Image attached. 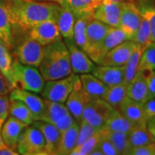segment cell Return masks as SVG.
<instances>
[{"mask_svg": "<svg viewBox=\"0 0 155 155\" xmlns=\"http://www.w3.org/2000/svg\"><path fill=\"white\" fill-rule=\"evenodd\" d=\"M5 121V119L0 118V149L8 148V147L5 144V142H4V140H3V139H2V135H1V128H2V126H3V124H4Z\"/></svg>", "mask_w": 155, "mask_h": 155, "instance_id": "obj_49", "label": "cell"}, {"mask_svg": "<svg viewBox=\"0 0 155 155\" xmlns=\"http://www.w3.org/2000/svg\"><path fill=\"white\" fill-rule=\"evenodd\" d=\"M28 35L44 47L62 40L57 23L52 19L46 20L34 26L28 30Z\"/></svg>", "mask_w": 155, "mask_h": 155, "instance_id": "obj_11", "label": "cell"}, {"mask_svg": "<svg viewBox=\"0 0 155 155\" xmlns=\"http://www.w3.org/2000/svg\"><path fill=\"white\" fill-rule=\"evenodd\" d=\"M37 67L23 65L16 60L12 65L11 87L21 89L34 93H41L45 80Z\"/></svg>", "mask_w": 155, "mask_h": 155, "instance_id": "obj_3", "label": "cell"}, {"mask_svg": "<svg viewBox=\"0 0 155 155\" xmlns=\"http://www.w3.org/2000/svg\"><path fill=\"white\" fill-rule=\"evenodd\" d=\"M145 2V1H143ZM141 16L148 22L151 31V42L155 43V5L145 2L139 7Z\"/></svg>", "mask_w": 155, "mask_h": 155, "instance_id": "obj_39", "label": "cell"}, {"mask_svg": "<svg viewBox=\"0 0 155 155\" xmlns=\"http://www.w3.org/2000/svg\"><path fill=\"white\" fill-rule=\"evenodd\" d=\"M76 16L74 12L65 5H60L55 22L61 36L67 40H73V31Z\"/></svg>", "mask_w": 155, "mask_h": 155, "instance_id": "obj_20", "label": "cell"}, {"mask_svg": "<svg viewBox=\"0 0 155 155\" xmlns=\"http://www.w3.org/2000/svg\"><path fill=\"white\" fill-rule=\"evenodd\" d=\"M39 71L45 81L62 78L72 74L69 51L62 40L45 47Z\"/></svg>", "mask_w": 155, "mask_h": 155, "instance_id": "obj_2", "label": "cell"}, {"mask_svg": "<svg viewBox=\"0 0 155 155\" xmlns=\"http://www.w3.org/2000/svg\"><path fill=\"white\" fill-rule=\"evenodd\" d=\"M11 0H0V39L9 48L13 43V31L10 12Z\"/></svg>", "mask_w": 155, "mask_h": 155, "instance_id": "obj_22", "label": "cell"}, {"mask_svg": "<svg viewBox=\"0 0 155 155\" xmlns=\"http://www.w3.org/2000/svg\"><path fill=\"white\" fill-rule=\"evenodd\" d=\"M119 111L135 126H147V118L142 104L135 102L127 97L122 101Z\"/></svg>", "mask_w": 155, "mask_h": 155, "instance_id": "obj_18", "label": "cell"}, {"mask_svg": "<svg viewBox=\"0 0 155 155\" xmlns=\"http://www.w3.org/2000/svg\"><path fill=\"white\" fill-rule=\"evenodd\" d=\"M79 78L84 90L91 98H103L109 88L93 74L83 73L80 74Z\"/></svg>", "mask_w": 155, "mask_h": 155, "instance_id": "obj_24", "label": "cell"}, {"mask_svg": "<svg viewBox=\"0 0 155 155\" xmlns=\"http://www.w3.org/2000/svg\"><path fill=\"white\" fill-rule=\"evenodd\" d=\"M44 100L46 111H45V116L42 121L54 124L62 116L70 113L67 105H65L64 104L58 103V102H53V101H49L47 99Z\"/></svg>", "mask_w": 155, "mask_h": 155, "instance_id": "obj_33", "label": "cell"}, {"mask_svg": "<svg viewBox=\"0 0 155 155\" xmlns=\"http://www.w3.org/2000/svg\"><path fill=\"white\" fill-rule=\"evenodd\" d=\"M129 155H155V142L149 144L131 147L128 153Z\"/></svg>", "mask_w": 155, "mask_h": 155, "instance_id": "obj_43", "label": "cell"}, {"mask_svg": "<svg viewBox=\"0 0 155 155\" xmlns=\"http://www.w3.org/2000/svg\"><path fill=\"white\" fill-rule=\"evenodd\" d=\"M10 99L19 100L29 109L34 115L35 120H43L46 111L44 98L40 97L31 91L13 88L10 91Z\"/></svg>", "mask_w": 155, "mask_h": 155, "instance_id": "obj_12", "label": "cell"}, {"mask_svg": "<svg viewBox=\"0 0 155 155\" xmlns=\"http://www.w3.org/2000/svg\"><path fill=\"white\" fill-rule=\"evenodd\" d=\"M112 110L113 108L103 98H92L84 107L81 120L97 129H101Z\"/></svg>", "mask_w": 155, "mask_h": 155, "instance_id": "obj_6", "label": "cell"}, {"mask_svg": "<svg viewBox=\"0 0 155 155\" xmlns=\"http://www.w3.org/2000/svg\"><path fill=\"white\" fill-rule=\"evenodd\" d=\"M110 26L92 17L87 26V47L86 54L96 63L100 45L110 29Z\"/></svg>", "mask_w": 155, "mask_h": 155, "instance_id": "obj_8", "label": "cell"}, {"mask_svg": "<svg viewBox=\"0 0 155 155\" xmlns=\"http://www.w3.org/2000/svg\"><path fill=\"white\" fill-rule=\"evenodd\" d=\"M147 128L149 131L150 134L155 138V116L150 118L147 123Z\"/></svg>", "mask_w": 155, "mask_h": 155, "instance_id": "obj_48", "label": "cell"}, {"mask_svg": "<svg viewBox=\"0 0 155 155\" xmlns=\"http://www.w3.org/2000/svg\"><path fill=\"white\" fill-rule=\"evenodd\" d=\"M142 16L139 7L133 1H125L122 3V11L119 27L126 34L128 40H132L140 24Z\"/></svg>", "mask_w": 155, "mask_h": 155, "instance_id": "obj_9", "label": "cell"}, {"mask_svg": "<svg viewBox=\"0 0 155 155\" xmlns=\"http://www.w3.org/2000/svg\"><path fill=\"white\" fill-rule=\"evenodd\" d=\"M130 147H135L155 142V138L147 130V126H134L127 134Z\"/></svg>", "mask_w": 155, "mask_h": 155, "instance_id": "obj_29", "label": "cell"}, {"mask_svg": "<svg viewBox=\"0 0 155 155\" xmlns=\"http://www.w3.org/2000/svg\"><path fill=\"white\" fill-rule=\"evenodd\" d=\"M127 84L122 82L109 86L103 99L107 102L114 110H119L122 101L127 97Z\"/></svg>", "mask_w": 155, "mask_h": 155, "instance_id": "obj_28", "label": "cell"}, {"mask_svg": "<svg viewBox=\"0 0 155 155\" xmlns=\"http://www.w3.org/2000/svg\"><path fill=\"white\" fill-rule=\"evenodd\" d=\"M100 3H107V2H114V3H121L125 1H134V0H99Z\"/></svg>", "mask_w": 155, "mask_h": 155, "instance_id": "obj_51", "label": "cell"}, {"mask_svg": "<svg viewBox=\"0 0 155 155\" xmlns=\"http://www.w3.org/2000/svg\"><path fill=\"white\" fill-rule=\"evenodd\" d=\"M104 136L102 129H99L96 134H94L92 136L87 139L84 143L76 147L72 150L71 155H88L91 153V152L97 147L99 144L100 140H102Z\"/></svg>", "mask_w": 155, "mask_h": 155, "instance_id": "obj_36", "label": "cell"}, {"mask_svg": "<svg viewBox=\"0 0 155 155\" xmlns=\"http://www.w3.org/2000/svg\"><path fill=\"white\" fill-rule=\"evenodd\" d=\"M35 1H39V2H50V3H56L58 5H62L65 0H35Z\"/></svg>", "mask_w": 155, "mask_h": 155, "instance_id": "obj_50", "label": "cell"}, {"mask_svg": "<svg viewBox=\"0 0 155 155\" xmlns=\"http://www.w3.org/2000/svg\"><path fill=\"white\" fill-rule=\"evenodd\" d=\"M28 125L17 118L11 116L4 122L1 128V135L5 144L13 150L17 151L18 139Z\"/></svg>", "mask_w": 155, "mask_h": 155, "instance_id": "obj_15", "label": "cell"}, {"mask_svg": "<svg viewBox=\"0 0 155 155\" xmlns=\"http://www.w3.org/2000/svg\"><path fill=\"white\" fill-rule=\"evenodd\" d=\"M146 80L150 98H155V70H139Z\"/></svg>", "mask_w": 155, "mask_h": 155, "instance_id": "obj_41", "label": "cell"}, {"mask_svg": "<svg viewBox=\"0 0 155 155\" xmlns=\"http://www.w3.org/2000/svg\"><path fill=\"white\" fill-rule=\"evenodd\" d=\"M60 5L35 0H11L10 12L12 27L29 30L46 20H56Z\"/></svg>", "mask_w": 155, "mask_h": 155, "instance_id": "obj_1", "label": "cell"}, {"mask_svg": "<svg viewBox=\"0 0 155 155\" xmlns=\"http://www.w3.org/2000/svg\"><path fill=\"white\" fill-rule=\"evenodd\" d=\"M65 43L69 51L72 72L75 74H83L93 72L96 67L95 62L86 54V53L80 49L73 40L65 39Z\"/></svg>", "mask_w": 155, "mask_h": 155, "instance_id": "obj_10", "label": "cell"}, {"mask_svg": "<svg viewBox=\"0 0 155 155\" xmlns=\"http://www.w3.org/2000/svg\"><path fill=\"white\" fill-rule=\"evenodd\" d=\"M76 20L73 31V41L78 47L85 52L87 47V26L93 14L75 15Z\"/></svg>", "mask_w": 155, "mask_h": 155, "instance_id": "obj_26", "label": "cell"}, {"mask_svg": "<svg viewBox=\"0 0 155 155\" xmlns=\"http://www.w3.org/2000/svg\"><path fill=\"white\" fill-rule=\"evenodd\" d=\"M134 126L120 111L113 109L102 128L108 131L128 134Z\"/></svg>", "mask_w": 155, "mask_h": 155, "instance_id": "obj_25", "label": "cell"}, {"mask_svg": "<svg viewBox=\"0 0 155 155\" xmlns=\"http://www.w3.org/2000/svg\"><path fill=\"white\" fill-rule=\"evenodd\" d=\"M95 77L100 79L103 83L108 86H112L117 84L124 82L125 68L124 66L114 67V66H102L95 67L91 72Z\"/></svg>", "mask_w": 155, "mask_h": 155, "instance_id": "obj_19", "label": "cell"}, {"mask_svg": "<svg viewBox=\"0 0 155 155\" xmlns=\"http://www.w3.org/2000/svg\"><path fill=\"white\" fill-rule=\"evenodd\" d=\"M32 125L38 127L43 134L46 143V153L47 155L56 154L58 146L61 140V133L57 127L50 123L42 120H37L32 123Z\"/></svg>", "mask_w": 155, "mask_h": 155, "instance_id": "obj_17", "label": "cell"}, {"mask_svg": "<svg viewBox=\"0 0 155 155\" xmlns=\"http://www.w3.org/2000/svg\"><path fill=\"white\" fill-rule=\"evenodd\" d=\"M104 136L110 141L112 145L115 147L118 154H127L130 150V145L128 142L127 134L121 132H114L108 131L104 128H101Z\"/></svg>", "mask_w": 155, "mask_h": 155, "instance_id": "obj_32", "label": "cell"}, {"mask_svg": "<svg viewBox=\"0 0 155 155\" xmlns=\"http://www.w3.org/2000/svg\"><path fill=\"white\" fill-rule=\"evenodd\" d=\"M101 5L99 0H65L61 5L71 9L75 15L93 14L96 8Z\"/></svg>", "mask_w": 155, "mask_h": 155, "instance_id": "obj_31", "label": "cell"}, {"mask_svg": "<svg viewBox=\"0 0 155 155\" xmlns=\"http://www.w3.org/2000/svg\"><path fill=\"white\" fill-rule=\"evenodd\" d=\"M45 47L29 35L17 48V60L23 65L39 67L44 55Z\"/></svg>", "mask_w": 155, "mask_h": 155, "instance_id": "obj_7", "label": "cell"}, {"mask_svg": "<svg viewBox=\"0 0 155 155\" xmlns=\"http://www.w3.org/2000/svg\"><path fill=\"white\" fill-rule=\"evenodd\" d=\"M122 3H102L96 8L93 12V17L110 27L118 28L122 11Z\"/></svg>", "mask_w": 155, "mask_h": 155, "instance_id": "obj_16", "label": "cell"}, {"mask_svg": "<svg viewBox=\"0 0 155 155\" xmlns=\"http://www.w3.org/2000/svg\"><path fill=\"white\" fill-rule=\"evenodd\" d=\"M9 113L11 114V116L26 123L28 126L31 125L35 121L32 112L29 110V109L22 102L19 100L10 99Z\"/></svg>", "mask_w": 155, "mask_h": 155, "instance_id": "obj_30", "label": "cell"}, {"mask_svg": "<svg viewBox=\"0 0 155 155\" xmlns=\"http://www.w3.org/2000/svg\"><path fill=\"white\" fill-rule=\"evenodd\" d=\"M99 129H97L96 127H92L91 125H90L88 122H85L84 120H81L80 122H78V134L76 147L84 143L87 139L90 138L91 136H92Z\"/></svg>", "mask_w": 155, "mask_h": 155, "instance_id": "obj_40", "label": "cell"}, {"mask_svg": "<svg viewBox=\"0 0 155 155\" xmlns=\"http://www.w3.org/2000/svg\"><path fill=\"white\" fill-rule=\"evenodd\" d=\"M78 134V123L76 122L72 126L61 133V140L56 152L57 155L70 154L76 147Z\"/></svg>", "mask_w": 155, "mask_h": 155, "instance_id": "obj_27", "label": "cell"}, {"mask_svg": "<svg viewBox=\"0 0 155 155\" xmlns=\"http://www.w3.org/2000/svg\"><path fill=\"white\" fill-rule=\"evenodd\" d=\"M17 151L22 155H47L44 137L38 127L29 125L18 139Z\"/></svg>", "mask_w": 155, "mask_h": 155, "instance_id": "obj_4", "label": "cell"}, {"mask_svg": "<svg viewBox=\"0 0 155 155\" xmlns=\"http://www.w3.org/2000/svg\"><path fill=\"white\" fill-rule=\"evenodd\" d=\"M91 99L92 98L84 90L80 82V78L78 77L75 82L74 87L66 101V105L68 110L75 118L78 123L82 119V114L84 107Z\"/></svg>", "mask_w": 155, "mask_h": 155, "instance_id": "obj_14", "label": "cell"}, {"mask_svg": "<svg viewBox=\"0 0 155 155\" xmlns=\"http://www.w3.org/2000/svg\"><path fill=\"white\" fill-rule=\"evenodd\" d=\"M12 55L10 53L9 47L0 39V72L5 77L11 85L12 75Z\"/></svg>", "mask_w": 155, "mask_h": 155, "instance_id": "obj_34", "label": "cell"}, {"mask_svg": "<svg viewBox=\"0 0 155 155\" xmlns=\"http://www.w3.org/2000/svg\"><path fill=\"white\" fill-rule=\"evenodd\" d=\"M132 41L142 49H145L151 43V31L149 24L143 17L137 31L132 38Z\"/></svg>", "mask_w": 155, "mask_h": 155, "instance_id": "obj_37", "label": "cell"}, {"mask_svg": "<svg viewBox=\"0 0 155 155\" xmlns=\"http://www.w3.org/2000/svg\"><path fill=\"white\" fill-rule=\"evenodd\" d=\"M143 106L148 121L150 118L155 116V98H150L149 100H147L145 104H143Z\"/></svg>", "mask_w": 155, "mask_h": 155, "instance_id": "obj_46", "label": "cell"}, {"mask_svg": "<svg viewBox=\"0 0 155 155\" xmlns=\"http://www.w3.org/2000/svg\"><path fill=\"white\" fill-rule=\"evenodd\" d=\"M78 78L77 74L72 72L62 78L45 81L46 83L41 93L44 99L64 104L74 87Z\"/></svg>", "mask_w": 155, "mask_h": 155, "instance_id": "obj_5", "label": "cell"}, {"mask_svg": "<svg viewBox=\"0 0 155 155\" xmlns=\"http://www.w3.org/2000/svg\"><path fill=\"white\" fill-rule=\"evenodd\" d=\"M139 70H155V43L153 42H151L142 52Z\"/></svg>", "mask_w": 155, "mask_h": 155, "instance_id": "obj_38", "label": "cell"}, {"mask_svg": "<svg viewBox=\"0 0 155 155\" xmlns=\"http://www.w3.org/2000/svg\"><path fill=\"white\" fill-rule=\"evenodd\" d=\"M76 122H77V121L75 120V118L73 117L72 114L68 113L64 116H62L61 118H60L58 121H56L54 123V125L60 130L61 133H63L64 131L67 130V128H69Z\"/></svg>", "mask_w": 155, "mask_h": 155, "instance_id": "obj_42", "label": "cell"}, {"mask_svg": "<svg viewBox=\"0 0 155 155\" xmlns=\"http://www.w3.org/2000/svg\"><path fill=\"white\" fill-rule=\"evenodd\" d=\"M143 51L144 49H142L137 45V48H135L133 54L126 62V64L124 65V68H125L124 83H126L127 84L133 79L134 76L136 75V73L138 72L140 60V56L142 54Z\"/></svg>", "mask_w": 155, "mask_h": 155, "instance_id": "obj_35", "label": "cell"}, {"mask_svg": "<svg viewBox=\"0 0 155 155\" xmlns=\"http://www.w3.org/2000/svg\"><path fill=\"white\" fill-rule=\"evenodd\" d=\"M127 97L142 104L150 99L147 85L140 71H138L134 78L127 84Z\"/></svg>", "mask_w": 155, "mask_h": 155, "instance_id": "obj_21", "label": "cell"}, {"mask_svg": "<svg viewBox=\"0 0 155 155\" xmlns=\"http://www.w3.org/2000/svg\"><path fill=\"white\" fill-rule=\"evenodd\" d=\"M141 1H149V0H141Z\"/></svg>", "mask_w": 155, "mask_h": 155, "instance_id": "obj_52", "label": "cell"}, {"mask_svg": "<svg viewBox=\"0 0 155 155\" xmlns=\"http://www.w3.org/2000/svg\"><path fill=\"white\" fill-rule=\"evenodd\" d=\"M97 148L103 153V155H117L118 153L115 148V147L112 145L110 141L108 139L103 136L102 140H100L99 144L97 146Z\"/></svg>", "mask_w": 155, "mask_h": 155, "instance_id": "obj_44", "label": "cell"}, {"mask_svg": "<svg viewBox=\"0 0 155 155\" xmlns=\"http://www.w3.org/2000/svg\"><path fill=\"white\" fill-rule=\"evenodd\" d=\"M11 91L10 83L0 72V95H8Z\"/></svg>", "mask_w": 155, "mask_h": 155, "instance_id": "obj_47", "label": "cell"}, {"mask_svg": "<svg viewBox=\"0 0 155 155\" xmlns=\"http://www.w3.org/2000/svg\"><path fill=\"white\" fill-rule=\"evenodd\" d=\"M126 40H128L127 35L121 28L111 27L108 34L106 35L105 38L104 39L103 42L100 45L96 63H98V61L105 55L108 52H110L117 45L121 44Z\"/></svg>", "mask_w": 155, "mask_h": 155, "instance_id": "obj_23", "label": "cell"}, {"mask_svg": "<svg viewBox=\"0 0 155 155\" xmlns=\"http://www.w3.org/2000/svg\"><path fill=\"white\" fill-rule=\"evenodd\" d=\"M10 97L7 95H0V118L6 120L9 115Z\"/></svg>", "mask_w": 155, "mask_h": 155, "instance_id": "obj_45", "label": "cell"}, {"mask_svg": "<svg viewBox=\"0 0 155 155\" xmlns=\"http://www.w3.org/2000/svg\"><path fill=\"white\" fill-rule=\"evenodd\" d=\"M137 48V44L132 40H126L121 44L117 45L113 49L108 52L99 61L98 65L102 66H124L133 52Z\"/></svg>", "mask_w": 155, "mask_h": 155, "instance_id": "obj_13", "label": "cell"}]
</instances>
